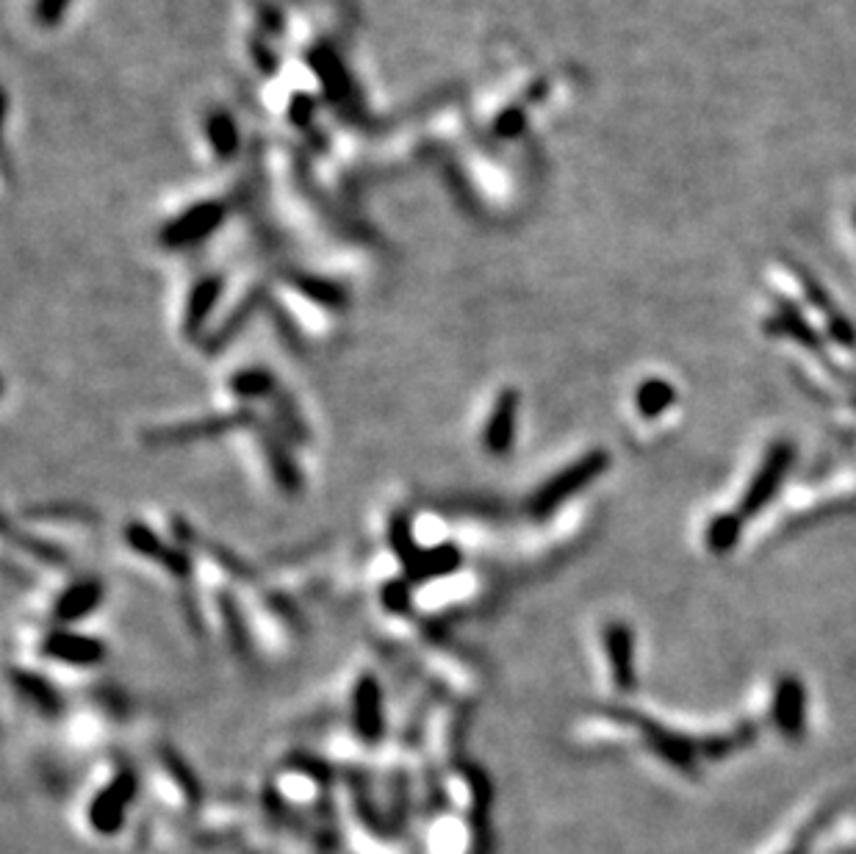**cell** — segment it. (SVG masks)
<instances>
[{
	"label": "cell",
	"instance_id": "1",
	"mask_svg": "<svg viewBox=\"0 0 856 854\" xmlns=\"http://www.w3.org/2000/svg\"><path fill=\"white\" fill-rule=\"evenodd\" d=\"M605 463H607L605 452H594V456L583 458V461L571 463L568 469H563V472H560V474L549 477L547 483H543V486L538 488L536 494H532L530 510L536 516L552 514V510L557 508V505L563 503V499H568L571 494L588 486L590 480H594L596 474H599L601 469H605Z\"/></svg>",
	"mask_w": 856,
	"mask_h": 854
},
{
	"label": "cell",
	"instance_id": "2",
	"mask_svg": "<svg viewBox=\"0 0 856 854\" xmlns=\"http://www.w3.org/2000/svg\"><path fill=\"white\" fill-rule=\"evenodd\" d=\"M250 422H252L250 411L205 416V419H192V422H181V425L158 427V430L147 434V445L164 447V445H189V441L216 439V436L230 434V430H239L241 425H250Z\"/></svg>",
	"mask_w": 856,
	"mask_h": 854
},
{
	"label": "cell",
	"instance_id": "3",
	"mask_svg": "<svg viewBox=\"0 0 856 854\" xmlns=\"http://www.w3.org/2000/svg\"><path fill=\"white\" fill-rule=\"evenodd\" d=\"M136 794V777L131 772H120L117 777L111 779L98 796H94L92 808H89V821L98 832L109 835V832H117L120 824L125 819V808L134 799Z\"/></svg>",
	"mask_w": 856,
	"mask_h": 854
},
{
	"label": "cell",
	"instance_id": "4",
	"mask_svg": "<svg viewBox=\"0 0 856 854\" xmlns=\"http://www.w3.org/2000/svg\"><path fill=\"white\" fill-rule=\"evenodd\" d=\"M519 405L521 397L516 389H502L499 397H496L491 416L485 419L483 430V447L491 456L502 458L513 450L516 445V427H519Z\"/></svg>",
	"mask_w": 856,
	"mask_h": 854
},
{
	"label": "cell",
	"instance_id": "5",
	"mask_svg": "<svg viewBox=\"0 0 856 854\" xmlns=\"http://www.w3.org/2000/svg\"><path fill=\"white\" fill-rule=\"evenodd\" d=\"M125 544L134 552H139L142 558H150V561L161 563V566L176 574V577H187V574L192 572V558H189V552L183 550V547H169L153 527L142 525V521H131V525L125 527Z\"/></svg>",
	"mask_w": 856,
	"mask_h": 854
},
{
	"label": "cell",
	"instance_id": "6",
	"mask_svg": "<svg viewBox=\"0 0 856 854\" xmlns=\"http://www.w3.org/2000/svg\"><path fill=\"white\" fill-rule=\"evenodd\" d=\"M352 724L363 741L374 743L383 738L385 713H383V688L372 674H363L352 688Z\"/></svg>",
	"mask_w": 856,
	"mask_h": 854
},
{
	"label": "cell",
	"instance_id": "7",
	"mask_svg": "<svg viewBox=\"0 0 856 854\" xmlns=\"http://www.w3.org/2000/svg\"><path fill=\"white\" fill-rule=\"evenodd\" d=\"M47 658L70 666H94L105 658V644L92 636H81L72 630H53L42 644Z\"/></svg>",
	"mask_w": 856,
	"mask_h": 854
},
{
	"label": "cell",
	"instance_id": "8",
	"mask_svg": "<svg viewBox=\"0 0 856 854\" xmlns=\"http://www.w3.org/2000/svg\"><path fill=\"white\" fill-rule=\"evenodd\" d=\"M103 583H100L98 577L78 580V583H72L70 588L56 599V610H53V614H56V619H59L61 625L81 621L98 610V605L103 603Z\"/></svg>",
	"mask_w": 856,
	"mask_h": 854
},
{
	"label": "cell",
	"instance_id": "9",
	"mask_svg": "<svg viewBox=\"0 0 856 854\" xmlns=\"http://www.w3.org/2000/svg\"><path fill=\"white\" fill-rule=\"evenodd\" d=\"M463 552L454 544H438L430 550H421L419 558L405 569V580L410 583H430V580L449 577L461 569Z\"/></svg>",
	"mask_w": 856,
	"mask_h": 854
},
{
	"label": "cell",
	"instance_id": "10",
	"mask_svg": "<svg viewBox=\"0 0 856 854\" xmlns=\"http://www.w3.org/2000/svg\"><path fill=\"white\" fill-rule=\"evenodd\" d=\"M261 445H263V456H267L269 469H272L274 480H278V486L283 492H300L303 486V474H300L297 461L292 458V452L285 450L283 441L278 439L274 434H261Z\"/></svg>",
	"mask_w": 856,
	"mask_h": 854
},
{
	"label": "cell",
	"instance_id": "11",
	"mask_svg": "<svg viewBox=\"0 0 856 854\" xmlns=\"http://www.w3.org/2000/svg\"><path fill=\"white\" fill-rule=\"evenodd\" d=\"M12 683L18 685V690L23 697H29V703H34L42 713L56 716L61 710V697L59 690L53 688L45 677L34 672H12Z\"/></svg>",
	"mask_w": 856,
	"mask_h": 854
},
{
	"label": "cell",
	"instance_id": "12",
	"mask_svg": "<svg viewBox=\"0 0 856 854\" xmlns=\"http://www.w3.org/2000/svg\"><path fill=\"white\" fill-rule=\"evenodd\" d=\"M388 544H391V550H394V555L399 558V563H403L405 569H408L410 563L416 561V558H419L421 547L416 544L414 525H410V516L408 514H394V516H391Z\"/></svg>",
	"mask_w": 856,
	"mask_h": 854
},
{
	"label": "cell",
	"instance_id": "13",
	"mask_svg": "<svg viewBox=\"0 0 856 854\" xmlns=\"http://www.w3.org/2000/svg\"><path fill=\"white\" fill-rule=\"evenodd\" d=\"M230 389H234L236 397L258 400L274 394L278 383H274V378L269 375L267 369H241V372L230 378Z\"/></svg>",
	"mask_w": 856,
	"mask_h": 854
},
{
	"label": "cell",
	"instance_id": "14",
	"mask_svg": "<svg viewBox=\"0 0 856 854\" xmlns=\"http://www.w3.org/2000/svg\"><path fill=\"white\" fill-rule=\"evenodd\" d=\"M607 647H610V661H612V668H616L618 683L627 685L632 674L630 636H627V630H623V627H610V632H607Z\"/></svg>",
	"mask_w": 856,
	"mask_h": 854
},
{
	"label": "cell",
	"instance_id": "15",
	"mask_svg": "<svg viewBox=\"0 0 856 854\" xmlns=\"http://www.w3.org/2000/svg\"><path fill=\"white\" fill-rule=\"evenodd\" d=\"M216 294H219V283L216 281H205L200 283L198 292L192 294V303H189L187 311V330L189 334H198L200 325L205 323V316H209L211 305H214Z\"/></svg>",
	"mask_w": 856,
	"mask_h": 854
},
{
	"label": "cell",
	"instance_id": "16",
	"mask_svg": "<svg viewBox=\"0 0 856 854\" xmlns=\"http://www.w3.org/2000/svg\"><path fill=\"white\" fill-rule=\"evenodd\" d=\"M383 605L391 610V614H408L410 580H391V583H385Z\"/></svg>",
	"mask_w": 856,
	"mask_h": 854
},
{
	"label": "cell",
	"instance_id": "17",
	"mask_svg": "<svg viewBox=\"0 0 856 854\" xmlns=\"http://www.w3.org/2000/svg\"><path fill=\"white\" fill-rule=\"evenodd\" d=\"M164 766H167V772L172 774V777H176V783L181 785V788L187 790V794L192 796V799H194V796H198V785H194V779H192V774H189V768L183 766L181 755L164 750Z\"/></svg>",
	"mask_w": 856,
	"mask_h": 854
},
{
	"label": "cell",
	"instance_id": "18",
	"mask_svg": "<svg viewBox=\"0 0 856 854\" xmlns=\"http://www.w3.org/2000/svg\"><path fill=\"white\" fill-rule=\"evenodd\" d=\"M222 610H225V621H227V627H230V641H234V647H236V650H239V655H245V652H247V632L241 630L239 610H236V605L230 603V599H227V597H225V608H222Z\"/></svg>",
	"mask_w": 856,
	"mask_h": 854
},
{
	"label": "cell",
	"instance_id": "19",
	"mask_svg": "<svg viewBox=\"0 0 856 854\" xmlns=\"http://www.w3.org/2000/svg\"><path fill=\"white\" fill-rule=\"evenodd\" d=\"M18 544H20V547H25V550H29V552H34L36 558H45L47 563H59V561H65V555H61V552L56 550V547H47L45 541H36V539H31V536H20Z\"/></svg>",
	"mask_w": 856,
	"mask_h": 854
}]
</instances>
